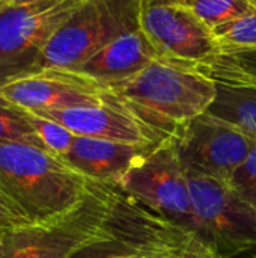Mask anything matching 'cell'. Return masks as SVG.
<instances>
[{
    "instance_id": "10",
    "label": "cell",
    "mask_w": 256,
    "mask_h": 258,
    "mask_svg": "<svg viewBox=\"0 0 256 258\" xmlns=\"http://www.w3.org/2000/svg\"><path fill=\"white\" fill-rule=\"evenodd\" d=\"M139 29L158 57L170 62L193 65L219 51L211 27L190 9L172 2L140 6Z\"/></svg>"
},
{
    "instance_id": "5",
    "label": "cell",
    "mask_w": 256,
    "mask_h": 258,
    "mask_svg": "<svg viewBox=\"0 0 256 258\" xmlns=\"http://www.w3.org/2000/svg\"><path fill=\"white\" fill-rule=\"evenodd\" d=\"M116 187L130 200L155 212L163 221L199 239L187 171L174 136L163 139L142 156Z\"/></svg>"
},
{
    "instance_id": "14",
    "label": "cell",
    "mask_w": 256,
    "mask_h": 258,
    "mask_svg": "<svg viewBox=\"0 0 256 258\" xmlns=\"http://www.w3.org/2000/svg\"><path fill=\"white\" fill-rule=\"evenodd\" d=\"M189 67L217 83L256 91V47L219 50L208 59Z\"/></svg>"
},
{
    "instance_id": "1",
    "label": "cell",
    "mask_w": 256,
    "mask_h": 258,
    "mask_svg": "<svg viewBox=\"0 0 256 258\" xmlns=\"http://www.w3.org/2000/svg\"><path fill=\"white\" fill-rule=\"evenodd\" d=\"M109 100L127 109L160 139L210 110L217 98V82L201 71L154 59L133 76L104 83Z\"/></svg>"
},
{
    "instance_id": "15",
    "label": "cell",
    "mask_w": 256,
    "mask_h": 258,
    "mask_svg": "<svg viewBox=\"0 0 256 258\" xmlns=\"http://www.w3.org/2000/svg\"><path fill=\"white\" fill-rule=\"evenodd\" d=\"M256 135V91L217 83V98L208 110Z\"/></svg>"
},
{
    "instance_id": "30",
    "label": "cell",
    "mask_w": 256,
    "mask_h": 258,
    "mask_svg": "<svg viewBox=\"0 0 256 258\" xmlns=\"http://www.w3.org/2000/svg\"><path fill=\"white\" fill-rule=\"evenodd\" d=\"M2 237H3V236H2ZM2 237H0V239H2Z\"/></svg>"
},
{
    "instance_id": "28",
    "label": "cell",
    "mask_w": 256,
    "mask_h": 258,
    "mask_svg": "<svg viewBox=\"0 0 256 258\" xmlns=\"http://www.w3.org/2000/svg\"><path fill=\"white\" fill-rule=\"evenodd\" d=\"M17 2H21V0H11V5H12V3H17Z\"/></svg>"
},
{
    "instance_id": "16",
    "label": "cell",
    "mask_w": 256,
    "mask_h": 258,
    "mask_svg": "<svg viewBox=\"0 0 256 258\" xmlns=\"http://www.w3.org/2000/svg\"><path fill=\"white\" fill-rule=\"evenodd\" d=\"M211 33L219 50L256 47V11L213 26Z\"/></svg>"
},
{
    "instance_id": "25",
    "label": "cell",
    "mask_w": 256,
    "mask_h": 258,
    "mask_svg": "<svg viewBox=\"0 0 256 258\" xmlns=\"http://www.w3.org/2000/svg\"><path fill=\"white\" fill-rule=\"evenodd\" d=\"M8 6H11V0H0V12L5 11Z\"/></svg>"
},
{
    "instance_id": "18",
    "label": "cell",
    "mask_w": 256,
    "mask_h": 258,
    "mask_svg": "<svg viewBox=\"0 0 256 258\" xmlns=\"http://www.w3.org/2000/svg\"><path fill=\"white\" fill-rule=\"evenodd\" d=\"M190 9L210 27L256 11L247 0H164Z\"/></svg>"
},
{
    "instance_id": "26",
    "label": "cell",
    "mask_w": 256,
    "mask_h": 258,
    "mask_svg": "<svg viewBox=\"0 0 256 258\" xmlns=\"http://www.w3.org/2000/svg\"><path fill=\"white\" fill-rule=\"evenodd\" d=\"M164 0H142V6L145 5H154V3H163Z\"/></svg>"
},
{
    "instance_id": "20",
    "label": "cell",
    "mask_w": 256,
    "mask_h": 258,
    "mask_svg": "<svg viewBox=\"0 0 256 258\" xmlns=\"http://www.w3.org/2000/svg\"><path fill=\"white\" fill-rule=\"evenodd\" d=\"M228 184L244 203L256 210V135H252V145L247 157L237 168Z\"/></svg>"
},
{
    "instance_id": "29",
    "label": "cell",
    "mask_w": 256,
    "mask_h": 258,
    "mask_svg": "<svg viewBox=\"0 0 256 258\" xmlns=\"http://www.w3.org/2000/svg\"><path fill=\"white\" fill-rule=\"evenodd\" d=\"M187 246H189V245H187ZM186 258H189V255H187V257H186Z\"/></svg>"
},
{
    "instance_id": "8",
    "label": "cell",
    "mask_w": 256,
    "mask_h": 258,
    "mask_svg": "<svg viewBox=\"0 0 256 258\" xmlns=\"http://www.w3.org/2000/svg\"><path fill=\"white\" fill-rule=\"evenodd\" d=\"M187 171L229 183L244 162L252 135L210 112L199 115L174 135Z\"/></svg>"
},
{
    "instance_id": "13",
    "label": "cell",
    "mask_w": 256,
    "mask_h": 258,
    "mask_svg": "<svg viewBox=\"0 0 256 258\" xmlns=\"http://www.w3.org/2000/svg\"><path fill=\"white\" fill-rule=\"evenodd\" d=\"M157 57V51L137 27L107 42L74 71L104 85L133 76Z\"/></svg>"
},
{
    "instance_id": "17",
    "label": "cell",
    "mask_w": 256,
    "mask_h": 258,
    "mask_svg": "<svg viewBox=\"0 0 256 258\" xmlns=\"http://www.w3.org/2000/svg\"><path fill=\"white\" fill-rule=\"evenodd\" d=\"M0 141L24 142L41 147V141L30 122L29 112L0 97ZM45 150V148H44Z\"/></svg>"
},
{
    "instance_id": "21",
    "label": "cell",
    "mask_w": 256,
    "mask_h": 258,
    "mask_svg": "<svg viewBox=\"0 0 256 258\" xmlns=\"http://www.w3.org/2000/svg\"><path fill=\"white\" fill-rule=\"evenodd\" d=\"M192 237L193 236L184 233L170 240L167 239L157 240L142 249L140 258H186L187 245Z\"/></svg>"
},
{
    "instance_id": "9",
    "label": "cell",
    "mask_w": 256,
    "mask_h": 258,
    "mask_svg": "<svg viewBox=\"0 0 256 258\" xmlns=\"http://www.w3.org/2000/svg\"><path fill=\"white\" fill-rule=\"evenodd\" d=\"M0 97L30 110H57L106 103L103 83L66 68H44L0 82Z\"/></svg>"
},
{
    "instance_id": "24",
    "label": "cell",
    "mask_w": 256,
    "mask_h": 258,
    "mask_svg": "<svg viewBox=\"0 0 256 258\" xmlns=\"http://www.w3.org/2000/svg\"><path fill=\"white\" fill-rule=\"evenodd\" d=\"M140 252H142V249L137 251V252H128V254H112L107 258H140Z\"/></svg>"
},
{
    "instance_id": "19",
    "label": "cell",
    "mask_w": 256,
    "mask_h": 258,
    "mask_svg": "<svg viewBox=\"0 0 256 258\" xmlns=\"http://www.w3.org/2000/svg\"><path fill=\"white\" fill-rule=\"evenodd\" d=\"M27 112L30 116V122L38 135V139L41 141V145L47 151L63 159L68 154L69 148L72 147L75 135L72 132H69L66 127H63L62 124H59L47 116H42V115L30 112V110H27Z\"/></svg>"
},
{
    "instance_id": "6",
    "label": "cell",
    "mask_w": 256,
    "mask_h": 258,
    "mask_svg": "<svg viewBox=\"0 0 256 258\" xmlns=\"http://www.w3.org/2000/svg\"><path fill=\"white\" fill-rule=\"evenodd\" d=\"M187 178L199 239L223 258L256 251L255 209L222 180L193 171H187Z\"/></svg>"
},
{
    "instance_id": "7",
    "label": "cell",
    "mask_w": 256,
    "mask_h": 258,
    "mask_svg": "<svg viewBox=\"0 0 256 258\" xmlns=\"http://www.w3.org/2000/svg\"><path fill=\"white\" fill-rule=\"evenodd\" d=\"M88 0H21L0 12V82L27 62Z\"/></svg>"
},
{
    "instance_id": "23",
    "label": "cell",
    "mask_w": 256,
    "mask_h": 258,
    "mask_svg": "<svg viewBox=\"0 0 256 258\" xmlns=\"http://www.w3.org/2000/svg\"><path fill=\"white\" fill-rule=\"evenodd\" d=\"M189 258H223L214 248L207 245L198 237H192L187 246Z\"/></svg>"
},
{
    "instance_id": "3",
    "label": "cell",
    "mask_w": 256,
    "mask_h": 258,
    "mask_svg": "<svg viewBox=\"0 0 256 258\" xmlns=\"http://www.w3.org/2000/svg\"><path fill=\"white\" fill-rule=\"evenodd\" d=\"M115 189L97 183L91 195L66 215L8 231L0 239V258H72L110 243L119 204Z\"/></svg>"
},
{
    "instance_id": "4",
    "label": "cell",
    "mask_w": 256,
    "mask_h": 258,
    "mask_svg": "<svg viewBox=\"0 0 256 258\" xmlns=\"http://www.w3.org/2000/svg\"><path fill=\"white\" fill-rule=\"evenodd\" d=\"M140 6L142 0H88L18 74L78 68L107 42L137 29Z\"/></svg>"
},
{
    "instance_id": "11",
    "label": "cell",
    "mask_w": 256,
    "mask_h": 258,
    "mask_svg": "<svg viewBox=\"0 0 256 258\" xmlns=\"http://www.w3.org/2000/svg\"><path fill=\"white\" fill-rule=\"evenodd\" d=\"M35 113L62 124L75 136L139 145H155L163 141L133 113L109 100L107 95L106 103L100 106H81Z\"/></svg>"
},
{
    "instance_id": "2",
    "label": "cell",
    "mask_w": 256,
    "mask_h": 258,
    "mask_svg": "<svg viewBox=\"0 0 256 258\" xmlns=\"http://www.w3.org/2000/svg\"><path fill=\"white\" fill-rule=\"evenodd\" d=\"M0 184L33 224H42L71 212L97 183L41 147L0 141Z\"/></svg>"
},
{
    "instance_id": "22",
    "label": "cell",
    "mask_w": 256,
    "mask_h": 258,
    "mask_svg": "<svg viewBox=\"0 0 256 258\" xmlns=\"http://www.w3.org/2000/svg\"><path fill=\"white\" fill-rule=\"evenodd\" d=\"M33 224L26 213L9 198L5 189L0 184V237L8 231L27 227Z\"/></svg>"
},
{
    "instance_id": "27",
    "label": "cell",
    "mask_w": 256,
    "mask_h": 258,
    "mask_svg": "<svg viewBox=\"0 0 256 258\" xmlns=\"http://www.w3.org/2000/svg\"><path fill=\"white\" fill-rule=\"evenodd\" d=\"M247 2H249V3H250V5H252V6L256 9V0H247Z\"/></svg>"
},
{
    "instance_id": "12",
    "label": "cell",
    "mask_w": 256,
    "mask_h": 258,
    "mask_svg": "<svg viewBox=\"0 0 256 258\" xmlns=\"http://www.w3.org/2000/svg\"><path fill=\"white\" fill-rule=\"evenodd\" d=\"M152 147L75 136L63 160L95 183L118 186L128 169Z\"/></svg>"
}]
</instances>
